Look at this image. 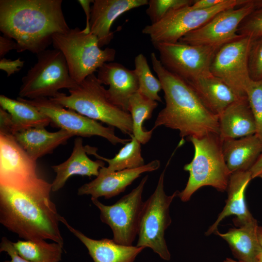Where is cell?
I'll return each instance as SVG.
<instances>
[{"label":"cell","instance_id":"obj_29","mask_svg":"<svg viewBox=\"0 0 262 262\" xmlns=\"http://www.w3.org/2000/svg\"><path fill=\"white\" fill-rule=\"evenodd\" d=\"M158 105L152 100L137 91L130 98L128 112L131 115L133 125V135L140 142L145 144L151 139L154 129L146 131L143 123L151 118L153 111Z\"/></svg>","mask_w":262,"mask_h":262},{"label":"cell","instance_id":"obj_12","mask_svg":"<svg viewBox=\"0 0 262 262\" xmlns=\"http://www.w3.org/2000/svg\"><path fill=\"white\" fill-rule=\"evenodd\" d=\"M262 7V0H249L246 4L219 12L200 27L183 36L179 42L219 48L240 36L242 21L255 10Z\"/></svg>","mask_w":262,"mask_h":262},{"label":"cell","instance_id":"obj_41","mask_svg":"<svg viewBox=\"0 0 262 262\" xmlns=\"http://www.w3.org/2000/svg\"><path fill=\"white\" fill-rule=\"evenodd\" d=\"M225 0H196L191 6L197 9H209L223 2Z\"/></svg>","mask_w":262,"mask_h":262},{"label":"cell","instance_id":"obj_39","mask_svg":"<svg viewBox=\"0 0 262 262\" xmlns=\"http://www.w3.org/2000/svg\"><path fill=\"white\" fill-rule=\"evenodd\" d=\"M16 43L12 38L5 35L0 36V57L4 58V56L10 50H16Z\"/></svg>","mask_w":262,"mask_h":262},{"label":"cell","instance_id":"obj_3","mask_svg":"<svg viewBox=\"0 0 262 262\" xmlns=\"http://www.w3.org/2000/svg\"><path fill=\"white\" fill-rule=\"evenodd\" d=\"M150 57L165 101L152 128L163 126L178 130L182 139L219 134L218 116L205 106L188 82L164 68L155 53H151Z\"/></svg>","mask_w":262,"mask_h":262},{"label":"cell","instance_id":"obj_40","mask_svg":"<svg viewBox=\"0 0 262 262\" xmlns=\"http://www.w3.org/2000/svg\"><path fill=\"white\" fill-rule=\"evenodd\" d=\"M86 15V25L82 29V32L85 33H90V20L91 18V7L90 4L92 3L93 0H78Z\"/></svg>","mask_w":262,"mask_h":262},{"label":"cell","instance_id":"obj_4","mask_svg":"<svg viewBox=\"0 0 262 262\" xmlns=\"http://www.w3.org/2000/svg\"><path fill=\"white\" fill-rule=\"evenodd\" d=\"M68 91L69 95L59 92L49 98L84 116L117 128L124 134H133L131 115L109 99L106 89L94 74Z\"/></svg>","mask_w":262,"mask_h":262},{"label":"cell","instance_id":"obj_26","mask_svg":"<svg viewBox=\"0 0 262 262\" xmlns=\"http://www.w3.org/2000/svg\"><path fill=\"white\" fill-rule=\"evenodd\" d=\"M258 225L256 220L230 229L221 233L216 234L225 240L229 245L234 257L241 262H258L262 254V246L258 236Z\"/></svg>","mask_w":262,"mask_h":262},{"label":"cell","instance_id":"obj_5","mask_svg":"<svg viewBox=\"0 0 262 262\" xmlns=\"http://www.w3.org/2000/svg\"><path fill=\"white\" fill-rule=\"evenodd\" d=\"M195 154L192 161L184 166L189 177L184 189L178 196L187 202L200 188L212 186L223 192L227 189L230 173L226 164L219 135L211 133L201 137H190Z\"/></svg>","mask_w":262,"mask_h":262},{"label":"cell","instance_id":"obj_44","mask_svg":"<svg viewBox=\"0 0 262 262\" xmlns=\"http://www.w3.org/2000/svg\"><path fill=\"white\" fill-rule=\"evenodd\" d=\"M222 262H241L238 261L232 260L231 258H228L224 260Z\"/></svg>","mask_w":262,"mask_h":262},{"label":"cell","instance_id":"obj_11","mask_svg":"<svg viewBox=\"0 0 262 262\" xmlns=\"http://www.w3.org/2000/svg\"><path fill=\"white\" fill-rule=\"evenodd\" d=\"M252 38L241 36L220 47L213 58L212 75L227 84L240 98L246 97V91L252 81L248 68V54Z\"/></svg>","mask_w":262,"mask_h":262},{"label":"cell","instance_id":"obj_13","mask_svg":"<svg viewBox=\"0 0 262 262\" xmlns=\"http://www.w3.org/2000/svg\"><path fill=\"white\" fill-rule=\"evenodd\" d=\"M154 46L159 52L163 66L187 82L211 75V63L219 49L179 42Z\"/></svg>","mask_w":262,"mask_h":262},{"label":"cell","instance_id":"obj_6","mask_svg":"<svg viewBox=\"0 0 262 262\" xmlns=\"http://www.w3.org/2000/svg\"><path fill=\"white\" fill-rule=\"evenodd\" d=\"M52 44L64 55L69 74L78 83L105 64L113 61L116 55L114 49H101L96 36L91 33H85L78 27L65 33L54 34Z\"/></svg>","mask_w":262,"mask_h":262},{"label":"cell","instance_id":"obj_18","mask_svg":"<svg viewBox=\"0 0 262 262\" xmlns=\"http://www.w3.org/2000/svg\"><path fill=\"white\" fill-rule=\"evenodd\" d=\"M97 77L102 84L109 86L106 89L109 99L128 112L129 99L139 88L137 77L134 70L120 64L110 62L98 69Z\"/></svg>","mask_w":262,"mask_h":262},{"label":"cell","instance_id":"obj_45","mask_svg":"<svg viewBox=\"0 0 262 262\" xmlns=\"http://www.w3.org/2000/svg\"><path fill=\"white\" fill-rule=\"evenodd\" d=\"M258 262H262V254L260 255L258 259Z\"/></svg>","mask_w":262,"mask_h":262},{"label":"cell","instance_id":"obj_24","mask_svg":"<svg viewBox=\"0 0 262 262\" xmlns=\"http://www.w3.org/2000/svg\"><path fill=\"white\" fill-rule=\"evenodd\" d=\"M74 135L63 129L55 132L48 131L39 127L23 130L14 136L18 143L34 161L53 152L59 146L64 145Z\"/></svg>","mask_w":262,"mask_h":262},{"label":"cell","instance_id":"obj_15","mask_svg":"<svg viewBox=\"0 0 262 262\" xmlns=\"http://www.w3.org/2000/svg\"><path fill=\"white\" fill-rule=\"evenodd\" d=\"M160 165L159 160H154L140 167L112 172L107 171L103 166L96 179L78 189V195H91V198L97 199L102 196L112 198L124 192L141 174L157 170Z\"/></svg>","mask_w":262,"mask_h":262},{"label":"cell","instance_id":"obj_2","mask_svg":"<svg viewBox=\"0 0 262 262\" xmlns=\"http://www.w3.org/2000/svg\"><path fill=\"white\" fill-rule=\"evenodd\" d=\"M62 0H0V31L16 43V51L38 54L52 43L54 34L69 27Z\"/></svg>","mask_w":262,"mask_h":262},{"label":"cell","instance_id":"obj_8","mask_svg":"<svg viewBox=\"0 0 262 262\" xmlns=\"http://www.w3.org/2000/svg\"><path fill=\"white\" fill-rule=\"evenodd\" d=\"M168 161L161 173L153 194L144 202L140 218L137 246L149 247L164 260L169 261L171 254L164 238L165 231L170 226L171 219L169 207L179 191L167 195L164 190V178Z\"/></svg>","mask_w":262,"mask_h":262},{"label":"cell","instance_id":"obj_20","mask_svg":"<svg viewBox=\"0 0 262 262\" xmlns=\"http://www.w3.org/2000/svg\"><path fill=\"white\" fill-rule=\"evenodd\" d=\"M60 220L85 246L94 262H134L137 256L145 248L120 245L108 238L93 239L73 228L64 217L61 216Z\"/></svg>","mask_w":262,"mask_h":262},{"label":"cell","instance_id":"obj_31","mask_svg":"<svg viewBox=\"0 0 262 262\" xmlns=\"http://www.w3.org/2000/svg\"><path fill=\"white\" fill-rule=\"evenodd\" d=\"M133 70L138 79V92L146 97L162 102L159 93L162 89L161 83L151 72L147 61L144 54L140 53L134 59Z\"/></svg>","mask_w":262,"mask_h":262},{"label":"cell","instance_id":"obj_14","mask_svg":"<svg viewBox=\"0 0 262 262\" xmlns=\"http://www.w3.org/2000/svg\"><path fill=\"white\" fill-rule=\"evenodd\" d=\"M19 98L48 117L52 125L69 131L74 136L88 137L98 136L106 139L114 145L118 144L125 145L131 140V138L124 139L116 136L114 127H104L97 121L73 110L66 109L49 98L29 99Z\"/></svg>","mask_w":262,"mask_h":262},{"label":"cell","instance_id":"obj_7","mask_svg":"<svg viewBox=\"0 0 262 262\" xmlns=\"http://www.w3.org/2000/svg\"><path fill=\"white\" fill-rule=\"evenodd\" d=\"M37 61L22 78L19 97L34 99L53 98L62 89L68 90L78 83L71 77L66 60L58 49L37 54Z\"/></svg>","mask_w":262,"mask_h":262},{"label":"cell","instance_id":"obj_19","mask_svg":"<svg viewBox=\"0 0 262 262\" xmlns=\"http://www.w3.org/2000/svg\"><path fill=\"white\" fill-rule=\"evenodd\" d=\"M252 179L249 171L237 172L230 175L227 188L228 197L226 205L215 222L206 232V235L215 232L219 223L231 215L236 216L234 222L237 226L256 220L248 210L245 200V191Z\"/></svg>","mask_w":262,"mask_h":262},{"label":"cell","instance_id":"obj_46","mask_svg":"<svg viewBox=\"0 0 262 262\" xmlns=\"http://www.w3.org/2000/svg\"><path fill=\"white\" fill-rule=\"evenodd\" d=\"M258 177H259V178L262 179V171L259 174Z\"/></svg>","mask_w":262,"mask_h":262},{"label":"cell","instance_id":"obj_9","mask_svg":"<svg viewBox=\"0 0 262 262\" xmlns=\"http://www.w3.org/2000/svg\"><path fill=\"white\" fill-rule=\"evenodd\" d=\"M248 0H225L213 7L197 9L191 5L168 13L158 22L146 25L142 33L148 35L153 45L175 43L188 33L200 27L219 12L246 3Z\"/></svg>","mask_w":262,"mask_h":262},{"label":"cell","instance_id":"obj_21","mask_svg":"<svg viewBox=\"0 0 262 262\" xmlns=\"http://www.w3.org/2000/svg\"><path fill=\"white\" fill-rule=\"evenodd\" d=\"M82 139L77 137L74 140V147L70 157L63 163L51 166L56 173V177L51 183V191L56 192L64 187L67 180L75 175L91 177H97L99 169L104 166L102 160H91L87 155Z\"/></svg>","mask_w":262,"mask_h":262},{"label":"cell","instance_id":"obj_35","mask_svg":"<svg viewBox=\"0 0 262 262\" xmlns=\"http://www.w3.org/2000/svg\"><path fill=\"white\" fill-rule=\"evenodd\" d=\"M237 33L252 39L262 36V7L244 18L238 27Z\"/></svg>","mask_w":262,"mask_h":262},{"label":"cell","instance_id":"obj_1","mask_svg":"<svg viewBox=\"0 0 262 262\" xmlns=\"http://www.w3.org/2000/svg\"><path fill=\"white\" fill-rule=\"evenodd\" d=\"M51 184L39 176L0 183V222L25 240H50L63 246L61 215L50 199Z\"/></svg>","mask_w":262,"mask_h":262},{"label":"cell","instance_id":"obj_33","mask_svg":"<svg viewBox=\"0 0 262 262\" xmlns=\"http://www.w3.org/2000/svg\"><path fill=\"white\" fill-rule=\"evenodd\" d=\"M246 94L256 123V134L262 140V80H252Z\"/></svg>","mask_w":262,"mask_h":262},{"label":"cell","instance_id":"obj_37","mask_svg":"<svg viewBox=\"0 0 262 262\" xmlns=\"http://www.w3.org/2000/svg\"><path fill=\"white\" fill-rule=\"evenodd\" d=\"M15 133V125L11 115L0 107V134L14 136Z\"/></svg>","mask_w":262,"mask_h":262},{"label":"cell","instance_id":"obj_25","mask_svg":"<svg viewBox=\"0 0 262 262\" xmlns=\"http://www.w3.org/2000/svg\"><path fill=\"white\" fill-rule=\"evenodd\" d=\"M188 82L205 106L218 116L231 104L243 98L212 74Z\"/></svg>","mask_w":262,"mask_h":262},{"label":"cell","instance_id":"obj_28","mask_svg":"<svg viewBox=\"0 0 262 262\" xmlns=\"http://www.w3.org/2000/svg\"><path fill=\"white\" fill-rule=\"evenodd\" d=\"M130 137L131 141L125 144L112 159L100 156L97 152V148L89 145L85 146L86 152L94 155L99 160L106 162L108 166H104V168L108 172H115L141 167L145 164L141 155V144L133 134L130 135Z\"/></svg>","mask_w":262,"mask_h":262},{"label":"cell","instance_id":"obj_38","mask_svg":"<svg viewBox=\"0 0 262 262\" xmlns=\"http://www.w3.org/2000/svg\"><path fill=\"white\" fill-rule=\"evenodd\" d=\"M24 63L25 61L20 58L12 60L4 57L0 60V69L5 71L7 76L9 77L18 72L23 67Z\"/></svg>","mask_w":262,"mask_h":262},{"label":"cell","instance_id":"obj_16","mask_svg":"<svg viewBox=\"0 0 262 262\" xmlns=\"http://www.w3.org/2000/svg\"><path fill=\"white\" fill-rule=\"evenodd\" d=\"M37 176L36 161L28 155L14 136L0 134V183Z\"/></svg>","mask_w":262,"mask_h":262},{"label":"cell","instance_id":"obj_22","mask_svg":"<svg viewBox=\"0 0 262 262\" xmlns=\"http://www.w3.org/2000/svg\"><path fill=\"white\" fill-rule=\"evenodd\" d=\"M224 158L230 174L249 171L262 153V140L255 133L222 141Z\"/></svg>","mask_w":262,"mask_h":262},{"label":"cell","instance_id":"obj_10","mask_svg":"<svg viewBox=\"0 0 262 262\" xmlns=\"http://www.w3.org/2000/svg\"><path fill=\"white\" fill-rule=\"evenodd\" d=\"M148 175L138 186L112 205H106L98 199L91 198L93 203L100 211L101 221L108 225L117 244L131 246L138 235L140 218L144 202L142 194Z\"/></svg>","mask_w":262,"mask_h":262},{"label":"cell","instance_id":"obj_27","mask_svg":"<svg viewBox=\"0 0 262 262\" xmlns=\"http://www.w3.org/2000/svg\"><path fill=\"white\" fill-rule=\"evenodd\" d=\"M0 105L11 115L16 133L31 128L46 127L51 124L48 117L19 97L14 99L1 95Z\"/></svg>","mask_w":262,"mask_h":262},{"label":"cell","instance_id":"obj_43","mask_svg":"<svg viewBox=\"0 0 262 262\" xmlns=\"http://www.w3.org/2000/svg\"><path fill=\"white\" fill-rule=\"evenodd\" d=\"M258 236L260 243L262 246V226H258Z\"/></svg>","mask_w":262,"mask_h":262},{"label":"cell","instance_id":"obj_36","mask_svg":"<svg viewBox=\"0 0 262 262\" xmlns=\"http://www.w3.org/2000/svg\"><path fill=\"white\" fill-rule=\"evenodd\" d=\"M0 251L5 252L10 256L11 261L3 262H30L23 258L13 245V243L6 237H3L0 244Z\"/></svg>","mask_w":262,"mask_h":262},{"label":"cell","instance_id":"obj_42","mask_svg":"<svg viewBox=\"0 0 262 262\" xmlns=\"http://www.w3.org/2000/svg\"><path fill=\"white\" fill-rule=\"evenodd\" d=\"M249 171L251 174L252 179L258 177L262 171V153Z\"/></svg>","mask_w":262,"mask_h":262},{"label":"cell","instance_id":"obj_30","mask_svg":"<svg viewBox=\"0 0 262 262\" xmlns=\"http://www.w3.org/2000/svg\"><path fill=\"white\" fill-rule=\"evenodd\" d=\"M18 254L30 262H59L63 246L45 240H18L13 243Z\"/></svg>","mask_w":262,"mask_h":262},{"label":"cell","instance_id":"obj_17","mask_svg":"<svg viewBox=\"0 0 262 262\" xmlns=\"http://www.w3.org/2000/svg\"><path fill=\"white\" fill-rule=\"evenodd\" d=\"M147 0H93L90 20V33L96 36L100 48L114 37L113 22L124 13L147 5Z\"/></svg>","mask_w":262,"mask_h":262},{"label":"cell","instance_id":"obj_23","mask_svg":"<svg viewBox=\"0 0 262 262\" xmlns=\"http://www.w3.org/2000/svg\"><path fill=\"white\" fill-rule=\"evenodd\" d=\"M221 140L236 139L255 134V119L246 97L229 105L218 116Z\"/></svg>","mask_w":262,"mask_h":262},{"label":"cell","instance_id":"obj_32","mask_svg":"<svg viewBox=\"0 0 262 262\" xmlns=\"http://www.w3.org/2000/svg\"><path fill=\"white\" fill-rule=\"evenodd\" d=\"M194 0H150L146 13L149 16L151 24L161 20L172 11L191 5Z\"/></svg>","mask_w":262,"mask_h":262},{"label":"cell","instance_id":"obj_34","mask_svg":"<svg viewBox=\"0 0 262 262\" xmlns=\"http://www.w3.org/2000/svg\"><path fill=\"white\" fill-rule=\"evenodd\" d=\"M248 68L252 80H262V36L252 39L248 54Z\"/></svg>","mask_w":262,"mask_h":262}]
</instances>
